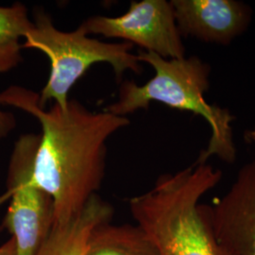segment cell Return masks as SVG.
I'll return each instance as SVG.
<instances>
[{
	"label": "cell",
	"mask_w": 255,
	"mask_h": 255,
	"mask_svg": "<svg viewBox=\"0 0 255 255\" xmlns=\"http://www.w3.org/2000/svg\"><path fill=\"white\" fill-rule=\"evenodd\" d=\"M139 62L149 64L154 77L138 85L123 81L119 99L105 111L119 117L147 110L151 102H160L172 109L190 112L205 119L211 129L208 146L201 150L194 164H206L212 156L233 164L237 158L232 122L235 117L228 109L210 104L204 94L210 87L211 66L197 56L182 59H164L145 50L137 54Z\"/></svg>",
	"instance_id": "3957f363"
},
{
	"label": "cell",
	"mask_w": 255,
	"mask_h": 255,
	"mask_svg": "<svg viewBox=\"0 0 255 255\" xmlns=\"http://www.w3.org/2000/svg\"><path fill=\"white\" fill-rule=\"evenodd\" d=\"M31 27L32 20L22 3L0 7V74L7 73L21 64V40Z\"/></svg>",
	"instance_id": "8fae6325"
},
{
	"label": "cell",
	"mask_w": 255,
	"mask_h": 255,
	"mask_svg": "<svg viewBox=\"0 0 255 255\" xmlns=\"http://www.w3.org/2000/svg\"><path fill=\"white\" fill-rule=\"evenodd\" d=\"M22 47L41 51L50 63L47 82L39 94V104L43 108L53 101L65 109L69 91L94 64H110L119 82L126 71L136 75L143 72L137 55L131 53L132 44L105 43L88 37L81 27L74 31H62L43 9L35 10L32 27Z\"/></svg>",
	"instance_id": "277c9868"
},
{
	"label": "cell",
	"mask_w": 255,
	"mask_h": 255,
	"mask_svg": "<svg viewBox=\"0 0 255 255\" xmlns=\"http://www.w3.org/2000/svg\"><path fill=\"white\" fill-rule=\"evenodd\" d=\"M82 255H159L138 226L111 225L95 229Z\"/></svg>",
	"instance_id": "30bf717a"
},
{
	"label": "cell",
	"mask_w": 255,
	"mask_h": 255,
	"mask_svg": "<svg viewBox=\"0 0 255 255\" xmlns=\"http://www.w3.org/2000/svg\"><path fill=\"white\" fill-rule=\"evenodd\" d=\"M0 255H16V247L12 237L0 246Z\"/></svg>",
	"instance_id": "4fadbf2b"
},
{
	"label": "cell",
	"mask_w": 255,
	"mask_h": 255,
	"mask_svg": "<svg viewBox=\"0 0 255 255\" xmlns=\"http://www.w3.org/2000/svg\"><path fill=\"white\" fill-rule=\"evenodd\" d=\"M219 245L230 255H255V160L214 205H202Z\"/></svg>",
	"instance_id": "52a82bcc"
},
{
	"label": "cell",
	"mask_w": 255,
	"mask_h": 255,
	"mask_svg": "<svg viewBox=\"0 0 255 255\" xmlns=\"http://www.w3.org/2000/svg\"><path fill=\"white\" fill-rule=\"evenodd\" d=\"M0 104L27 112L40 123L31 181L53 200V225L69 222L101 188L107 141L129 120L105 110L92 112L76 100H69L65 109L56 103L46 109L39 104V94L20 86L2 92Z\"/></svg>",
	"instance_id": "6da1fadb"
},
{
	"label": "cell",
	"mask_w": 255,
	"mask_h": 255,
	"mask_svg": "<svg viewBox=\"0 0 255 255\" xmlns=\"http://www.w3.org/2000/svg\"><path fill=\"white\" fill-rule=\"evenodd\" d=\"M40 134L19 137L9 161L8 191L10 199L3 226L11 234L16 255H37L54 224L52 198L31 181Z\"/></svg>",
	"instance_id": "5b68a950"
},
{
	"label": "cell",
	"mask_w": 255,
	"mask_h": 255,
	"mask_svg": "<svg viewBox=\"0 0 255 255\" xmlns=\"http://www.w3.org/2000/svg\"><path fill=\"white\" fill-rule=\"evenodd\" d=\"M208 164H192L158 178L154 187L129 200V210L159 255H230L219 245L200 200L221 180Z\"/></svg>",
	"instance_id": "7a4b0ae2"
},
{
	"label": "cell",
	"mask_w": 255,
	"mask_h": 255,
	"mask_svg": "<svg viewBox=\"0 0 255 255\" xmlns=\"http://www.w3.org/2000/svg\"><path fill=\"white\" fill-rule=\"evenodd\" d=\"M181 35L205 43L229 45L242 34L252 19V9L236 0H172Z\"/></svg>",
	"instance_id": "ba28073f"
},
{
	"label": "cell",
	"mask_w": 255,
	"mask_h": 255,
	"mask_svg": "<svg viewBox=\"0 0 255 255\" xmlns=\"http://www.w3.org/2000/svg\"><path fill=\"white\" fill-rule=\"evenodd\" d=\"M113 207L94 195L82 212L67 223L53 225L37 255H82L93 231L109 222Z\"/></svg>",
	"instance_id": "9c48e42d"
},
{
	"label": "cell",
	"mask_w": 255,
	"mask_h": 255,
	"mask_svg": "<svg viewBox=\"0 0 255 255\" xmlns=\"http://www.w3.org/2000/svg\"><path fill=\"white\" fill-rule=\"evenodd\" d=\"M84 32L121 39L164 59H182L185 46L178 29L173 8L166 0L132 1L118 17L96 15L80 26Z\"/></svg>",
	"instance_id": "8992f818"
},
{
	"label": "cell",
	"mask_w": 255,
	"mask_h": 255,
	"mask_svg": "<svg viewBox=\"0 0 255 255\" xmlns=\"http://www.w3.org/2000/svg\"><path fill=\"white\" fill-rule=\"evenodd\" d=\"M16 126V121L14 116L0 109V140L6 138L14 129Z\"/></svg>",
	"instance_id": "7c38bea8"
}]
</instances>
